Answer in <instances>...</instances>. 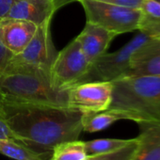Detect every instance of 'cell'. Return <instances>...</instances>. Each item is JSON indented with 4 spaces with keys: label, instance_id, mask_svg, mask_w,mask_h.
<instances>
[{
    "label": "cell",
    "instance_id": "21",
    "mask_svg": "<svg viewBox=\"0 0 160 160\" xmlns=\"http://www.w3.org/2000/svg\"><path fill=\"white\" fill-rule=\"evenodd\" d=\"M14 55L7 49L1 42H0V77L3 74L5 69L7 68L8 64L10 63L11 59Z\"/></svg>",
    "mask_w": 160,
    "mask_h": 160
},
{
    "label": "cell",
    "instance_id": "14",
    "mask_svg": "<svg viewBox=\"0 0 160 160\" xmlns=\"http://www.w3.org/2000/svg\"><path fill=\"white\" fill-rule=\"evenodd\" d=\"M120 120H130V118L125 112L116 109L87 112L82 115V128L85 132L95 133L108 128Z\"/></svg>",
    "mask_w": 160,
    "mask_h": 160
},
{
    "label": "cell",
    "instance_id": "23",
    "mask_svg": "<svg viewBox=\"0 0 160 160\" xmlns=\"http://www.w3.org/2000/svg\"><path fill=\"white\" fill-rule=\"evenodd\" d=\"M18 0H0V18L6 16L11 8Z\"/></svg>",
    "mask_w": 160,
    "mask_h": 160
},
{
    "label": "cell",
    "instance_id": "22",
    "mask_svg": "<svg viewBox=\"0 0 160 160\" xmlns=\"http://www.w3.org/2000/svg\"><path fill=\"white\" fill-rule=\"evenodd\" d=\"M7 139H13L19 141L18 137L9 127L6 122L0 118V140H7Z\"/></svg>",
    "mask_w": 160,
    "mask_h": 160
},
{
    "label": "cell",
    "instance_id": "5",
    "mask_svg": "<svg viewBox=\"0 0 160 160\" xmlns=\"http://www.w3.org/2000/svg\"><path fill=\"white\" fill-rule=\"evenodd\" d=\"M82 5L87 22L100 26L117 35L138 30L142 12L96 0H77Z\"/></svg>",
    "mask_w": 160,
    "mask_h": 160
},
{
    "label": "cell",
    "instance_id": "11",
    "mask_svg": "<svg viewBox=\"0 0 160 160\" xmlns=\"http://www.w3.org/2000/svg\"><path fill=\"white\" fill-rule=\"evenodd\" d=\"M125 75H160V37L150 40L134 53Z\"/></svg>",
    "mask_w": 160,
    "mask_h": 160
},
{
    "label": "cell",
    "instance_id": "4",
    "mask_svg": "<svg viewBox=\"0 0 160 160\" xmlns=\"http://www.w3.org/2000/svg\"><path fill=\"white\" fill-rule=\"evenodd\" d=\"M152 39L155 38L139 31L119 50L113 53H105L92 62L87 74L80 83L93 81L111 82L117 78L124 76L129 70L131 58L134 53Z\"/></svg>",
    "mask_w": 160,
    "mask_h": 160
},
{
    "label": "cell",
    "instance_id": "3",
    "mask_svg": "<svg viewBox=\"0 0 160 160\" xmlns=\"http://www.w3.org/2000/svg\"><path fill=\"white\" fill-rule=\"evenodd\" d=\"M111 83L108 109L125 112L137 123L160 122V75H125Z\"/></svg>",
    "mask_w": 160,
    "mask_h": 160
},
{
    "label": "cell",
    "instance_id": "2",
    "mask_svg": "<svg viewBox=\"0 0 160 160\" xmlns=\"http://www.w3.org/2000/svg\"><path fill=\"white\" fill-rule=\"evenodd\" d=\"M0 99L68 107V91L53 87L50 72L11 59L0 77Z\"/></svg>",
    "mask_w": 160,
    "mask_h": 160
},
{
    "label": "cell",
    "instance_id": "19",
    "mask_svg": "<svg viewBox=\"0 0 160 160\" xmlns=\"http://www.w3.org/2000/svg\"><path fill=\"white\" fill-rule=\"evenodd\" d=\"M140 10L144 15L160 20V2L157 0H144Z\"/></svg>",
    "mask_w": 160,
    "mask_h": 160
},
{
    "label": "cell",
    "instance_id": "24",
    "mask_svg": "<svg viewBox=\"0 0 160 160\" xmlns=\"http://www.w3.org/2000/svg\"><path fill=\"white\" fill-rule=\"evenodd\" d=\"M54 1H55V3H56V5H57L58 9L59 7H61V6L65 5V4H66V3H68V2L72 1V0H54Z\"/></svg>",
    "mask_w": 160,
    "mask_h": 160
},
{
    "label": "cell",
    "instance_id": "7",
    "mask_svg": "<svg viewBox=\"0 0 160 160\" xmlns=\"http://www.w3.org/2000/svg\"><path fill=\"white\" fill-rule=\"evenodd\" d=\"M112 83L93 81L79 83L68 90V107L83 113L107 110L111 103Z\"/></svg>",
    "mask_w": 160,
    "mask_h": 160
},
{
    "label": "cell",
    "instance_id": "8",
    "mask_svg": "<svg viewBox=\"0 0 160 160\" xmlns=\"http://www.w3.org/2000/svg\"><path fill=\"white\" fill-rule=\"evenodd\" d=\"M50 23L51 20H47L38 26L35 35L26 48L20 54L14 55L12 59L50 72L51 66L58 55L51 38Z\"/></svg>",
    "mask_w": 160,
    "mask_h": 160
},
{
    "label": "cell",
    "instance_id": "6",
    "mask_svg": "<svg viewBox=\"0 0 160 160\" xmlns=\"http://www.w3.org/2000/svg\"><path fill=\"white\" fill-rule=\"evenodd\" d=\"M91 66L75 40L70 42L58 55L50 69L51 84L60 91H68L81 82Z\"/></svg>",
    "mask_w": 160,
    "mask_h": 160
},
{
    "label": "cell",
    "instance_id": "12",
    "mask_svg": "<svg viewBox=\"0 0 160 160\" xmlns=\"http://www.w3.org/2000/svg\"><path fill=\"white\" fill-rule=\"evenodd\" d=\"M57 10L54 0H18L6 16L29 21L40 26L51 20Z\"/></svg>",
    "mask_w": 160,
    "mask_h": 160
},
{
    "label": "cell",
    "instance_id": "10",
    "mask_svg": "<svg viewBox=\"0 0 160 160\" xmlns=\"http://www.w3.org/2000/svg\"><path fill=\"white\" fill-rule=\"evenodd\" d=\"M116 36L117 34L100 26L87 22L82 32L74 40L92 63L107 53V50Z\"/></svg>",
    "mask_w": 160,
    "mask_h": 160
},
{
    "label": "cell",
    "instance_id": "20",
    "mask_svg": "<svg viewBox=\"0 0 160 160\" xmlns=\"http://www.w3.org/2000/svg\"><path fill=\"white\" fill-rule=\"evenodd\" d=\"M77 1V0H76ZM96 1L105 2L116 6H122V7H127V8H133V9H140L144 0H96Z\"/></svg>",
    "mask_w": 160,
    "mask_h": 160
},
{
    "label": "cell",
    "instance_id": "25",
    "mask_svg": "<svg viewBox=\"0 0 160 160\" xmlns=\"http://www.w3.org/2000/svg\"><path fill=\"white\" fill-rule=\"evenodd\" d=\"M157 1H159V2H160V0H157Z\"/></svg>",
    "mask_w": 160,
    "mask_h": 160
},
{
    "label": "cell",
    "instance_id": "17",
    "mask_svg": "<svg viewBox=\"0 0 160 160\" xmlns=\"http://www.w3.org/2000/svg\"><path fill=\"white\" fill-rule=\"evenodd\" d=\"M133 138L122 139V138H98L89 141H84L85 149L88 156L104 154L115 152L129 144Z\"/></svg>",
    "mask_w": 160,
    "mask_h": 160
},
{
    "label": "cell",
    "instance_id": "1",
    "mask_svg": "<svg viewBox=\"0 0 160 160\" xmlns=\"http://www.w3.org/2000/svg\"><path fill=\"white\" fill-rule=\"evenodd\" d=\"M83 112L74 108L0 99V118L35 152L51 156L59 143L78 139Z\"/></svg>",
    "mask_w": 160,
    "mask_h": 160
},
{
    "label": "cell",
    "instance_id": "9",
    "mask_svg": "<svg viewBox=\"0 0 160 160\" xmlns=\"http://www.w3.org/2000/svg\"><path fill=\"white\" fill-rule=\"evenodd\" d=\"M38 26L32 22L11 18H0V42L13 55L20 54L36 33Z\"/></svg>",
    "mask_w": 160,
    "mask_h": 160
},
{
    "label": "cell",
    "instance_id": "18",
    "mask_svg": "<svg viewBox=\"0 0 160 160\" xmlns=\"http://www.w3.org/2000/svg\"><path fill=\"white\" fill-rule=\"evenodd\" d=\"M137 145L138 139L135 138L129 144L120 150L104 154L91 155L88 156L85 160H130L137 149Z\"/></svg>",
    "mask_w": 160,
    "mask_h": 160
},
{
    "label": "cell",
    "instance_id": "13",
    "mask_svg": "<svg viewBox=\"0 0 160 160\" xmlns=\"http://www.w3.org/2000/svg\"><path fill=\"white\" fill-rule=\"evenodd\" d=\"M137 149L130 160H160V122H139Z\"/></svg>",
    "mask_w": 160,
    "mask_h": 160
},
{
    "label": "cell",
    "instance_id": "15",
    "mask_svg": "<svg viewBox=\"0 0 160 160\" xmlns=\"http://www.w3.org/2000/svg\"><path fill=\"white\" fill-rule=\"evenodd\" d=\"M0 153L14 160H48V154L33 151L20 141L0 140Z\"/></svg>",
    "mask_w": 160,
    "mask_h": 160
},
{
    "label": "cell",
    "instance_id": "16",
    "mask_svg": "<svg viewBox=\"0 0 160 160\" xmlns=\"http://www.w3.org/2000/svg\"><path fill=\"white\" fill-rule=\"evenodd\" d=\"M87 157L84 141L76 139L57 145L48 160H85Z\"/></svg>",
    "mask_w": 160,
    "mask_h": 160
}]
</instances>
